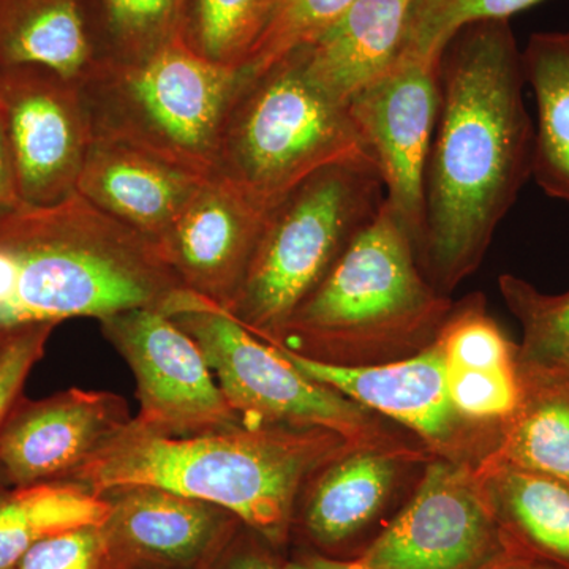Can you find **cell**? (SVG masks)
I'll return each mask as SVG.
<instances>
[{
  "mask_svg": "<svg viewBox=\"0 0 569 569\" xmlns=\"http://www.w3.org/2000/svg\"><path fill=\"white\" fill-rule=\"evenodd\" d=\"M560 372H563L565 376H567L568 380H569V362L568 365H565L563 367H561V369H559Z\"/></svg>",
  "mask_w": 569,
  "mask_h": 569,
  "instance_id": "38",
  "label": "cell"
},
{
  "mask_svg": "<svg viewBox=\"0 0 569 569\" xmlns=\"http://www.w3.org/2000/svg\"><path fill=\"white\" fill-rule=\"evenodd\" d=\"M511 552L477 468L432 459L358 560L370 569H481Z\"/></svg>",
  "mask_w": 569,
  "mask_h": 569,
  "instance_id": "9",
  "label": "cell"
},
{
  "mask_svg": "<svg viewBox=\"0 0 569 569\" xmlns=\"http://www.w3.org/2000/svg\"><path fill=\"white\" fill-rule=\"evenodd\" d=\"M247 74L206 61L179 39L142 61L104 63L80 84L92 141L121 142L211 178Z\"/></svg>",
  "mask_w": 569,
  "mask_h": 569,
  "instance_id": "6",
  "label": "cell"
},
{
  "mask_svg": "<svg viewBox=\"0 0 569 569\" xmlns=\"http://www.w3.org/2000/svg\"><path fill=\"white\" fill-rule=\"evenodd\" d=\"M7 489L6 481H3L2 475H0V492Z\"/></svg>",
  "mask_w": 569,
  "mask_h": 569,
  "instance_id": "39",
  "label": "cell"
},
{
  "mask_svg": "<svg viewBox=\"0 0 569 569\" xmlns=\"http://www.w3.org/2000/svg\"><path fill=\"white\" fill-rule=\"evenodd\" d=\"M385 200L372 159L331 164L299 183L268 212L228 316L260 339H274Z\"/></svg>",
  "mask_w": 569,
  "mask_h": 569,
  "instance_id": "7",
  "label": "cell"
},
{
  "mask_svg": "<svg viewBox=\"0 0 569 569\" xmlns=\"http://www.w3.org/2000/svg\"><path fill=\"white\" fill-rule=\"evenodd\" d=\"M350 443L317 427L236 426L190 437L130 419L69 479L92 492L152 486L230 511L276 550L287 548L302 490Z\"/></svg>",
  "mask_w": 569,
  "mask_h": 569,
  "instance_id": "2",
  "label": "cell"
},
{
  "mask_svg": "<svg viewBox=\"0 0 569 569\" xmlns=\"http://www.w3.org/2000/svg\"><path fill=\"white\" fill-rule=\"evenodd\" d=\"M206 179L121 142L93 140L77 193L157 244Z\"/></svg>",
  "mask_w": 569,
  "mask_h": 569,
  "instance_id": "18",
  "label": "cell"
},
{
  "mask_svg": "<svg viewBox=\"0 0 569 569\" xmlns=\"http://www.w3.org/2000/svg\"><path fill=\"white\" fill-rule=\"evenodd\" d=\"M515 552L569 569V485L501 463L477 468Z\"/></svg>",
  "mask_w": 569,
  "mask_h": 569,
  "instance_id": "21",
  "label": "cell"
},
{
  "mask_svg": "<svg viewBox=\"0 0 569 569\" xmlns=\"http://www.w3.org/2000/svg\"><path fill=\"white\" fill-rule=\"evenodd\" d=\"M21 204L9 146H7L6 134H3L2 123H0V213Z\"/></svg>",
  "mask_w": 569,
  "mask_h": 569,
  "instance_id": "35",
  "label": "cell"
},
{
  "mask_svg": "<svg viewBox=\"0 0 569 569\" xmlns=\"http://www.w3.org/2000/svg\"><path fill=\"white\" fill-rule=\"evenodd\" d=\"M283 569H370L358 559H339L329 557L317 550L307 549L295 559L284 560Z\"/></svg>",
  "mask_w": 569,
  "mask_h": 569,
  "instance_id": "36",
  "label": "cell"
},
{
  "mask_svg": "<svg viewBox=\"0 0 569 569\" xmlns=\"http://www.w3.org/2000/svg\"><path fill=\"white\" fill-rule=\"evenodd\" d=\"M522 396L501 427L496 451L501 463L569 485V380L560 370L520 367Z\"/></svg>",
  "mask_w": 569,
  "mask_h": 569,
  "instance_id": "22",
  "label": "cell"
},
{
  "mask_svg": "<svg viewBox=\"0 0 569 569\" xmlns=\"http://www.w3.org/2000/svg\"><path fill=\"white\" fill-rule=\"evenodd\" d=\"M102 496L107 569H211L242 526L227 509L152 486Z\"/></svg>",
  "mask_w": 569,
  "mask_h": 569,
  "instance_id": "14",
  "label": "cell"
},
{
  "mask_svg": "<svg viewBox=\"0 0 569 569\" xmlns=\"http://www.w3.org/2000/svg\"><path fill=\"white\" fill-rule=\"evenodd\" d=\"M58 325H26L0 332V430L22 399L28 377L47 351Z\"/></svg>",
  "mask_w": 569,
  "mask_h": 569,
  "instance_id": "32",
  "label": "cell"
},
{
  "mask_svg": "<svg viewBox=\"0 0 569 569\" xmlns=\"http://www.w3.org/2000/svg\"><path fill=\"white\" fill-rule=\"evenodd\" d=\"M9 66L88 80L104 66L97 0H0V67Z\"/></svg>",
  "mask_w": 569,
  "mask_h": 569,
  "instance_id": "20",
  "label": "cell"
},
{
  "mask_svg": "<svg viewBox=\"0 0 569 569\" xmlns=\"http://www.w3.org/2000/svg\"><path fill=\"white\" fill-rule=\"evenodd\" d=\"M102 332L137 381L138 425L170 437L241 426L203 351L163 310H123L100 320Z\"/></svg>",
  "mask_w": 569,
  "mask_h": 569,
  "instance_id": "11",
  "label": "cell"
},
{
  "mask_svg": "<svg viewBox=\"0 0 569 569\" xmlns=\"http://www.w3.org/2000/svg\"><path fill=\"white\" fill-rule=\"evenodd\" d=\"M522 50L508 20L471 22L440 58L441 102L426 170L419 266L451 296L485 260L533 173Z\"/></svg>",
  "mask_w": 569,
  "mask_h": 569,
  "instance_id": "1",
  "label": "cell"
},
{
  "mask_svg": "<svg viewBox=\"0 0 569 569\" xmlns=\"http://www.w3.org/2000/svg\"><path fill=\"white\" fill-rule=\"evenodd\" d=\"M271 0H186L179 40L194 54L244 69Z\"/></svg>",
  "mask_w": 569,
  "mask_h": 569,
  "instance_id": "25",
  "label": "cell"
},
{
  "mask_svg": "<svg viewBox=\"0 0 569 569\" xmlns=\"http://www.w3.org/2000/svg\"><path fill=\"white\" fill-rule=\"evenodd\" d=\"M419 266L417 247L387 200L274 339L313 361L342 367L410 358L436 342L451 313Z\"/></svg>",
  "mask_w": 569,
  "mask_h": 569,
  "instance_id": "4",
  "label": "cell"
},
{
  "mask_svg": "<svg viewBox=\"0 0 569 569\" xmlns=\"http://www.w3.org/2000/svg\"><path fill=\"white\" fill-rule=\"evenodd\" d=\"M107 498L73 479L36 482L0 492V569H14L43 539L81 527H102Z\"/></svg>",
  "mask_w": 569,
  "mask_h": 569,
  "instance_id": "24",
  "label": "cell"
},
{
  "mask_svg": "<svg viewBox=\"0 0 569 569\" xmlns=\"http://www.w3.org/2000/svg\"><path fill=\"white\" fill-rule=\"evenodd\" d=\"M170 317L203 351L242 425L317 427L346 438L353 448L426 451L395 422L306 376L274 346L198 296L186 291Z\"/></svg>",
  "mask_w": 569,
  "mask_h": 569,
  "instance_id": "8",
  "label": "cell"
},
{
  "mask_svg": "<svg viewBox=\"0 0 569 569\" xmlns=\"http://www.w3.org/2000/svg\"><path fill=\"white\" fill-rule=\"evenodd\" d=\"M440 58L403 51L395 66L348 102L376 160L387 203L421 249L426 170L440 112Z\"/></svg>",
  "mask_w": 569,
  "mask_h": 569,
  "instance_id": "12",
  "label": "cell"
},
{
  "mask_svg": "<svg viewBox=\"0 0 569 569\" xmlns=\"http://www.w3.org/2000/svg\"><path fill=\"white\" fill-rule=\"evenodd\" d=\"M283 563L279 550L241 526L211 569H283Z\"/></svg>",
  "mask_w": 569,
  "mask_h": 569,
  "instance_id": "34",
  "label": "cell"
},
{
  "mask_svg": "<svg viewBox=\"0 0 569 569\" xmlns=\"http://www.w3.org/2000/svg\"><path fill=\"white\" fill-rule=\"evenodd\" d=\"M130 419L126 400L112 392L22 397L0 430V475L7 488L69 479Z\"/></svg>",
  "mask_w": 569,
  "mask_h": 569,
  "instance_id": "16",
  "label": "cell"
},
{
  "mask_svg": "<svg viewBox=\"0 0 569 569\" xmlns=\"http://www.w3.org/2000/svg\"><path fill=\"white\" fill-rule=\"evenodd\" d=\"M449 395L463 417L503 427L522 396L518 369L471 370L448 367Z\"/></svg>",
  "mask_w": 569,
  "mask_h": 569,
  "instance_id": "31",
  "label": "cell"
},
{
  "mask_svg": "<svg viewBox=\"0 0 569 569\" xmlns=\"http://www.w3.org/2000/svg\"><path fill=\"white\" fill-rule=\"evenodd\" d=\"M186 0H97L104 63L142 61L179 39Z\"/></svg>",
  "mask_w": 569,
  "mask_h": 569,
  "instance_id": "26",
  "label": "cell"
},
{
  "mask_svg": "<svg viewBox=\"0 0 569 569\" xmlns=\"http://www.w3.org/2000/svg\"><path fill=\"white\" fill-rule=\"evenodd\" d=\"M353 0H271L244 69L258 71L309 43Z\"/></svg>",
  "mask_w": 569,
  "mask_h": 569,
  "instance_id": "29",
  "label": "cell"
},
{
  "mask_svg": "<svg viewBox=\"0 0 569 569\" xmlns=\"http://www.w3.org/2000/svg\"><path fill=\"white\" fill-rule=\"evenodd\" d=\"M436 342L451 369L511 370L519 367V346L490 317L481 293L455 302Z\"/></svg>",
  "mask_w": 569,
  "mask_h": 569,
  "instance_id": "28",
  "label": "cell"
},
{
  "mask_svg": "<svg viewBox=\"0 0 569 569\" xmlns=\"http://www.w3.org/2000/svg\"><path fill=\"white\" fill-rule=\"evenodd\" d=\"M0 123L22 204L77 193L92 144L80 84L43 67H0Z\"/></svg>",
  "mask_w": 569,
  "mask_h": 569,
  "instance_id": "13",
  "label": "cell"
},
{
  "mask_svg": "<svg viewBox=\"0 0 569 569\" xmlns=\"http://www.w3.org/2000/svg\"><path fill=\"white\" fill-rule=\"evenodd\" d=\"M183 291L156 242L80 193L0 213V332L140 307L168 313Z\"/></svg>",
  "mask_w": 569,
  "mask_h": 569,
  "instance_id": "3",
  "label": "cell"
},
{
  "mask_svg": "<svg viewBox=\"0 0 569 569\" xmlns=\"http://www.w3.org/2000/svg\"><path fill=\"white\" fill-rule=\"evenodd\" d=\"M268 212L211 176L157 241L189 291L228 312L249 271Z\"/></svg>",
  "mask_w": 569,
  "mask_h": 569,
  "instance_id": "17",
  "label": "cell"
},
{
  "mask_svg": "<svg viewBox=\"0 0 569 569\" xmlns=\"http://www.w3.org/2000/svg\"><path fill=\"white\" fill-rule=\"evenodd\" d=\"M522 66L538 107L531 178L569 206V32L533 33Z\"/></svg>",
  "mask_w": 569,
  "mask_h": 569,
  "instance_id": "23",
  "label": "cell"
},
{
  "mask_svg": "<svg viewBox=\"0 0 569 569\" xmlns=\"http://www.w3.org/2000/svg\"><path fill=\"white\" fill-rule=\"evenodd\" d=\"M542 0H417L406 51L441 58L451 37L477 21L508 20Z\"/></svg>",
  "mask_w": 569,
  "mask_h": 569,
  "instance_id": "30",
  "label": "cell"
},
{
  "mask_svg": "<svg viewBox=\"0 0 569 569\" xmlns=\"http://www.w3.org/2000/svg\"><path fill=\"white\" fill-rule=\"evenodd\" d=\"M501 298L522 326L518 365L531 369L559 370L569 362V291L541 293L520 279L503 274L498 279Z\"/></svg>",
  "mask_w": 569,
  "mask_h": 569,
  "instance_id": "27",
  "label": "cell"
},
{
  "mask_svg": "<svg viewBox=\"0 0 569 569\" xmlns=\"http://www.w3.org/2000/svg\"><path fill=\"white\" fill-rule=\"evenodd\" d=\"M481 569H553L549 567V565L542 563V561H538L531 559V557L522 556V553L511 552L508 556L501 557L492 563H489L488 567Z\"/></svg>",
  "mask_w": 569,
  "mask_h": 569,
  "instance_id": "37",
  "label": "cell"
},
{
  "mask_svg": "<svg viewBox=\"0 0 569 569\" xmlns=\"http://www.w3.org/2000/svg\"><path fill=\"white\" fill-rule=\"evenodd\" d=\"M14 569H107L102 530L81 527L43 539Z\"/></svg>",
  "mask_w": 569,
  "mask_h": 569,
  "instance_id": "33",
  "label": "cell"
},
{
  "mask_svg": "<svg viewBox=\"0 0 569 569\" xmlns=\"http://www.w3.org/2000/svg\"><path fill=\"white\" fill-rule=\"evenodd\" d=\"M417 0H353L316 39L296 48L307 74L337 103L387 73L406 51Z\"/></svg>",
  "mask_w": 569,
  "mask_h": 569,
  "instance_id": "19",
  "label": "cell"
},
{
  "mask_svg": "<svg viewBox=\"0 0 569 569\" xmlns=\"http://www.w3.org/2000/svg\"><path fill=\"white\" fill-rule=\"evenodd\" d=\"M432 459L425 449L351 448L302 490L293 533L325 556L358 559L395 518L403 471Z\"/></svg>",
  "mask_w": 569,
  "mask_h": 569,
  "instance_id": "15",
  "label": "cell"
},
{
  "mask_svg": "<svg viewBox=\"0 0 569 569\" xmlns=\"http://www.w3.org/2000/svg\"><path fill=\"white\" fill-rule=\"evenodd\" d=\"M359 159L372 156L347 104L318 88L293 50L247 74L224 121L213 176L269 212L317 171Z\"/></svg>",
  "mask_w": 569,
  "mask_h": 569,
  "instance_id": "5",
  "label": "cell"
},
{
  "mask_svg": "<svg viewBox=\"0 0 569 569\" xmlns=\"http://www.w3.org/2000/svg\"><path fill=\"white\" fill-rule=\"evenodd\" d=\"M276 348L306 376L407 430L433 459L478 468L500 441V426L471 421L456 408L437 342L410 358L367 367L326 365Z\"/></svg>",
  "mask_w": 569,
  "mask_h": 569,
  "instance_id": "10",
  "label": "cell"
}]
</instances>
